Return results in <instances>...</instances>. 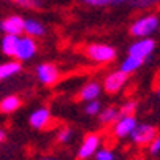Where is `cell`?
<instances>
[{"label":"cell","instance_id":"cell-1","mask_svg":"<svg viewBox=\"0 0 160 160\" xmlns=\"http://www.w3.org/2000/svg\"><path fill=\"white\" fill-rule=\"evenodd\" d=\"M86 56L98 63H108L112 62L116 59V49L109 44H103V43H94V44H89L86 48Z\"/></svg>","mask_w":160,"mask_h":160},{"label":"cell","instance_id":"cell-2","mask_svg":"<svg viewBox=\"0 0 160 160\" xmlns=\"http://www.w3.org/2000/svg\"><path fill=\"white\" fill-rule=\"evenodd\" d=\"M157 27H158V18L154 14H146V16H143L138 21L133 22L130 27V33L133 37L148 38L152 32H155Z\"/></svg>","mask_w":160,"mask_h":160},{"label":"cell","instance_id":"cell-3","mask_svg":"<svg viewBox=\"0 0 160 160\" xmlns=\"http://www.w3.org/2000/svg\"><path fill=\"white\" fill-rule=\"evenodd\" d=\"M154 49H155V41L152 38H149V37L148 38H140L138 41H135L132 46H130L128 56L136 57V59H141L144 62L146 59L151 57V54L154 52Z\"/></svg>","mask_w":160,"mask_h":160},{"label":"cell","instance_id":"cell-4","mask_svg":"<svg viewBox=\"0 0 160 160\" xmlns=\"http://www.w3.org/2000/svg\"><path fill=\"white\" fill-rule=\"evenodd\" d=\"M37 52V41L32 37H19L18 44H16V52L14 57L19 60H29L35 56Z\"/></svg>","mask_w":160,"mask_h":160},{"label":"cell","instance_id":"cell-5","mask_svg":"<svg viewBox=\"0 0 160 160\" xmlns=\"http://www.w3.org/2000/svg\"><path fill=\"white\" fill-rule=\"evenodd\" d=\"M132 138L136 144L140 146H146L149 144L155 136H157V128L154 125H148V124H143V125H136L133 128V132L130 133Z\"/></svg>","mask_w":160,"mask_h":160},{"label":"cell","instance_id":"cell-6","mask_svg":"<svg viewBox=\"0 0 160 160\" xmlns=\"http://www.w3.org/2000/svg\"><path fill=\"white\" fill-rule=\"evenodd\" d=\"M98 146H100V135L89 133L84 138V141H82V144L78 151V158L79 160H87L89 157H92L98 151Z\"/></svg>","mask_w":160,"mask_h":160},{"label":"cell","instance_id":"cell-7","mask_svg":"<svg viewBox=\"0 0 160 160\" xmlns=\"http://www.w3.org/2000/svg\"><path fill=\"white\" fill-rule=\"evenodd\" d=\"M37 76L44 86H52L59 79V70L54 63H41L37 67Z\"/></svg>","mask_w":160,"mask_h":160},{"label":"cell","instance_id":"cell-8","mask_svg":"<svg viewBox=\"0 0 160 160\" xmlns=\"http://www.w3.org/2000/svg\"><path fill=\"white\" fill-rule=\"evenodd\" d=\"M0 29L5 35L19 37L21 33H24V19L21 16H8L0 22Z\"/></svg>","mask_w":160,"mask_h":160},{"label":"cell","instance_id":"cell-9","mask_svg":"<svg viewBox=\"0 0 160 160\" xmlns=\"http://www.w3.org/2000/svg\"><path fill=\"white\" fill-rule=\"evenodd\" d=\"M125 81H127V75L125 73H122L121 70L119 72H112L111 75H108L105 78V90L109 92V94H116L124 87Z\"/></svg>","mask_w":160,"mask_h":160},{"label":"cell","instance_id":"cell-10","mask_svg":"<svg viewBox=\"0 0 160 160\" xmlns=\"http://www.w3.org/2000/svg\"><path fill=\"white\" fill-rule=\"evenodd\" d=\"M135 127H136V119L133 116H121L116 121V125H114V135L118 138H125L133 132Z\"/></svg>","mask_w":160,"mask_h":160},{"label":"cell","instance_id":"cell-11","mask_svg":"<svg viewBox=\"0 0 160 160\" xmlns=\"http://www.w3.org/2000/svg\"><path fill=\"white\" fill-rule=\"evenodd\" d=\"M30 125L33 128H44V127H48L49 121H51V114H49V109L48 108H38L35 109L32 114H30Z\"/></svg>","mask_w":160,"mask_h":160},{"label":"cell","instance_id":"cell-12","mask_svg":"<svg viewBox=\"0 0 160 160\" xmlns=\"http://www.w3.org/2000/svg\"><path fill=\"white\" fill-rule=\"evenodd\" d=\"M24 32L27 33V37L35 38V37H43L46 29H44V26L37 19H26L24 21Z\"/></svg>","mask_w":160,"mask_h":160},{"label":"cell","instance_id":"cell-13","mask_svg":"<svg viewBox=\"0 0 160 160\" xmlns=\"http://www.w3.org/2000/svg\"><path fill=\"white\" fill-rule=\"evenodd\" d=\"M100 95V84L98 82H87L79 92V98L90 102V100H97V97Z\"/></svg>","mask_w":160,"mask_h":160},{"label":"cell","instance_id":"cell-14","mask_svg":"<svg viewBox=\"0 0 160 160\" xmlns=\"http://www.w3.org/2000/svg\"><path fill=\"white\" fill-rule=\"evenodd\" d=\"M21 63L19 62H5V63H0V81L2 79H7V78H11L14 75H18L21 72Z\"/></svg>","mask_w":160,"mask_h":160},{"label":"cell","instance_id":"cell-15","mask_svg":"<svg viewBox=\"0 0 160 160\" xmlns=\"http://www.w3.org/2000/svg\"><path fill=\"white\" fill-rule=\"evenodd\" d=\"M18 38L19 37H14V35H5L2 38V52L5 56H10V57H14V52H16V44H18Z\"/></svg>","mask_w":160,"mask_h":160},{"label":"cell","instance_id":"cell-16","mask_svg":"<svg viewBox=\"0 0 160 160\" xmlns=\"http://www.w3.org/2000/svg\"><path fill=\"white\" fill-rule=\"evenodd\" d=\"M19 106H21V98H18L16 95L5 97L2 102H0V111L5 112V114L14 112V111H16Z\"/></svg>","mask_w":160,"mask_h":160},{"label":"cell","instance_id":"cell-17","mask_svg":"<svg viewBox=\"0 0 160 160\" xmlns=\"http://www.w3.org/2000/svg\"><path fill=\"white\" fill-rule=\"evenodd\" d=\"M141 65H143V60H141V59H136V57L128 56V57L122 62V65H121V72L125 73V75H130V73H133V72L138 70Z\"/></svg>","mask_w":160,"mask_h":160},{"label":"cell","instance_id":"cell-18","mask_svg":"<svg viewBox=\"0 0 160 160\" xmlns=\"http://www.w3.org/2000/svg\"><path fill=\"white\" fill-rule=\"evenodd\" d=\"M119 118H121L119 116V109L118 108H112V106L108 108V109H103L100 112V122L103 125H109L111 122H116Z\"/></svg>","mask_w":160,"mask_h":160},{"label":"cell","instance_id":"cell-19","mask_svg":"<svg viewBox=\"0 0 160 160\" xmlns=\"http://www.w3.org/2000/svg\"><path fill=\"white\" fill-rule=\"evenodd\" d=\"M13 2L19 7L24 8H32V10H38L41 7V0H13Z\"/></svg>","mask_w":160,"mask_h":160},{"label":"cell","instance_id":"cell-20","mask_svg":"<svg viewBox=\"0 0 160 160\" xmlns=\"http://www.w3.org/2000/svg\"><path fill=\"white\" fill-rule=\"evenodd\" d=\"M102 105L98 100H90L87 105H86V114H89V116H95V114L100 111Z\"/></svg>","mask_w":160,"mask_h":160},{"label":"cell","instance_id":"cell-21","mask_svg":"<svg viewBox=\"0 0 160 160\" xmlns=\"http://www.w3.org/2000/svg\"><path fill=\"white\" fill-rule=\"evenodd\" d=\"M135 109H136V102H127V103L121 108L119 116H133Z\"/></svg>","mask_w":160,"mask_h":160},{"label":"cell","instance_id":"cell-22","mask_svg":"<svg viewBox=\"0 0 160 160\" xmlns=\"http://www.w3.org/2000/svg\"><path fill=\"white\" fill-rule=\"evenodd\" d=\"M132 3L135 8H149L160 3V0H132Z\"/></svg>","mask_w":160,"mask_h":160},{"label":"cell","instance_id":"cell-23","mask_svg":"<svg viewBox=\"0 0 160 160\" xmlns=\"http://www.w3.org/2000/svg\"><path fill=\"white\" fill-rule=\"evenodd\" d=\"M97 160H114V154L109 149H100L97 151Z\"/></svg>","mask_w":160,"mask_h":160},{"label":"cell","instance_id":"cell-24","mask_svg":"<svg viewBox=\"0 0 160 160\" xmlns=\"http://www.w3.org/2000/svg\"><path fill=\"white\" fill-rule=\"evenodd\" d=\"M81 2H84L87 5H92V7H105V5L114 3L116 0H81Z\"/></svg>","mask_w":160,"mask_h":160},{"label":"cell","instance_id":"cell-25","mask_svg":"<svg viewBox=\"0 0 160 160\" xmlns=\"http://www.w3.org/2000/svg\"><path fill=\"white\" fill-rule=\"evenodd\" d=\"M149 151H151V154H154V155L160 152V136H158V135L149 143Z\"/></svg>","mask_w":160,"mask_h":160},{"label":"cell","instance_id":"cell-26","mask_svg":"<svg viewBox=\"0 0 160 160\" xmlns=\"http://www.w3.org/2000/svg\"><path fill=\"white\" fill-rule=\"evenodd\" d=\"M57 138H59L60 143H68V141H70V138H72V132L68 130V128H63V130L59 133Z\"/></svg>","mask_w":160,"mask_h":160},{"label":"cell","instance_id":"cell-27","mask_svg":"<svg viewBox=\"0 0 160 160\" xmlns=\"http://www.w3.org/2000/svg\"><path fill=\"white\" fill-rule=\"evenodd\" d=\"M5 138H7V133H5L2 128H0V143H3V141H5Z\"/></svg>","mask_w":160,"mask_h":160},{"label":"cell","instance_id":"cell-28","mask_svg":"<svg viewBox=\"0 0 160 160\" xmlns=\"http://www.w3.org/2000/svg\"><path fill=\"white\" fill-rule=\"evenodd\" d=\"M118 3H124V2H132V0H116Z\"/></svg>","mask_w":160,"mask_h":160},{"label":"cell","instance_id":"cell-29","mask_svg":"<svg viewBox=\"0 0 160 160\" xmlns=\"http://www.w3.org/2000/svg\"><path fill=\"white\" fill-rule=\"evenodd\" d=\"M41 160H56V158H41Z\"/></svg>","mask_w":160,"mask_h":160},{"label":"cell","instance_id":"cell-30","mask_svg":"<svg viewBox=\"0 0 160 160\" xmlns=\"http://www.w3.org/2000/svg\"><path fill=\"white\" fill-rule=\"evenodd\" d=\"M158 98H160V89H158Z\"/></svg>","mask_w":160,"mask_h":160},{"label":"cell","instance_id":"cell-31","mask_svg":"<svg viewBox=\"0 0 160 160\" xmlns=\"http://www.w3.org/2000/svg\"><path fill=\"white\" fill-rule=\"evenodd\" d=\"M136 160H143V158H136Z\"/></svg>","mask_w":160,"mask_h":160}]
</instances>
